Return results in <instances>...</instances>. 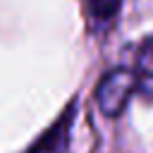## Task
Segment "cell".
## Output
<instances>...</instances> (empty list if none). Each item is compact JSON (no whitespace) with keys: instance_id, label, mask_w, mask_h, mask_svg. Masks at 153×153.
<instances>
[{"instance_id":"cell-1","label":"cell","mask_w":153,"mask_h":153,"mask_svg":"<svg viewBox=\"0 0 153 153\" xmlns=\"http://www.w3.org/2000/svg\"><path fill=\"white\" fill-rule=\"evenodd\" d=\"M136 88H139V72L127 69V67L112 69L100 79L96 88V103L103 115L115 117L122 112V108L129 103Z\"/></svg>"},{"instance_id":"cell-2","label":"cell","mask_w":153,"mask_h":153,"mask_svg":"<svg viewBox=\"0 0 153 153\" xmlns=\"http://www.w3.org/2000/svg\"><path fill=\"white\" fill-rule=\"evenodd\" d=\"M69 124H72V105L62 112L60 122L53 124L41 141H36L29 153H67V141H69Z\"/></svg>"},{"instance_id":"cell-3","label":"cell","mask_w":153,"mask_h":153,"mask_svg":"<svg viewBox=\"0 0 153 153\" xmlns=\"http://www.w3.org/2000/svg\"><path fill=\"white\" fill-rule=\"evenodd\" d=\"M120 5H122V0H86V12L96 26H108L115 22Z\"/></svg>"},{"instance_id":"cell-4","label":"cell","mask_w":153,"mask_h":153,"mask_svg":"<svg viewBox=\"0 0 153 153\" xmlns=\"http://www.w3.org/2000/svg\"><path fill=\"white\" fill-rule=\"evenodd\" d=\"M141 65H153V38H148L141 48Z\"/></svg>"}]
</instances>
